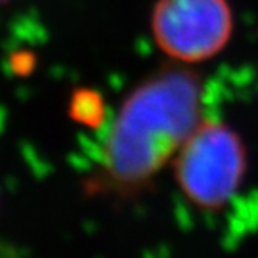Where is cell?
<instances>
[{"mask_svg": "<svg viewBox=\"0 0 258 258\" xmlns=\"http://www.w3.org/2000/svg\"><path fill=\"white\" fill-rule=\"evenodd\" d=\"M247 168L244 143L233 127L202 118L173 159L179 190L196 209L218 212L238 193Z\"/></svg>", "mask_w": 258, "mask_h": 258, "instance_id": "obj_2", "label": "cell"}, {"mask_svg": "<svg viewBox=\"0 0 258 258\" xmlns=\"http://www.w3.org/2000/svg\"><path fill=\"white\" fill-rule=\"evenodd\" d=\"M8 0H0V5H4V4H7Z\"/></svg>", "mask_w": 258, "mask_h": 258, "instance_id": "obj_5", "label": "cell"}, {"mask_svg": "<svg viewBox=\"0 0 258 258\" xmlns=\"http://www.w3.org/2000/svg\"><path fill=\"white\" fill-rule=\"evenodd\" d=\"M70 114L80 123L89 126H98L104 117L103 100L92 90H80L72 98Z\"/></svg>", "mask_w": 258, "mask_h": 258, "instance_id": "obj_4", "label": "cell"}, {"mask_svg": "<svg viewBox=\"0 0 258 258\" xmlns=\"http://www.w3.org/2000/svg\"><path fill=\"white\" fill-rule=\"evenodd\" d=\"M151 33L157 47L173 61L204 62L229 44L233 13L227 0H157Z\"/></svg>", "mask_w": 258, "mask_h": 258, "instance_id": "obj_3", "label": "cell"}, {"mask_svg": "<svg viewBox=\"0 0 258 258\" xmlns=\"http://www.w3.org/2000/svg\"><path fill=\"white\" fill-rule=\"evenodd\" d=\"M202 120V81L185 67H167L139 84L110 124L95 187L118 193L143 188Z\"/></svg>", "mask_w": 258, "mask_h": 258, "instance_id": "obj_1", "label": "cell"}]
</instances>
